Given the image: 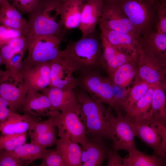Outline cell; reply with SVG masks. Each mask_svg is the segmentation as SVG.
Returning <instances> with one entry per match:
<instances>
[{
  "mask_svg": "<svg viewBox=\"0 0 166 166\" xmlns=\"http://www.w3.org/2000/svg\"><path fill=\"white\" fill-rule=\"evenodd\" d=\"M74 90L85 116L87 137L109 140L110 129L115 116L103 104L93 100L81 89Z\"/></svg>",
  "mask_w": 166,
  "mask_h": 166,
  "instance_id": "obj_1",
  "label": "cell"
},
{
  "mask_svg": "<svg viewBox=\"0 0 166 166\" xmlns=\"http://www.w3.org/2000/svg\"><path fill=\"white\" fill-rule=\"evenodd\" d=\"M93 32L78 40L70 41L61 54L80 72L96 70L101 67L102 52L101 43L93 34Z\"/></svg>",
  "mask_w": 166,
  "mask_h": 166,
  "instance_id": "obj_2",
  "label": "cell"
},
{
  "mask_svg": "<svg viewBox=\"0 0 166 166\" xmlns=\"http://www.w3.org/2000/svg\"><path fill=\"white\" fill-rule=\"evenodd\" d=\"M56 7V0H41L28 14L29 31L26 43L42 35H53L61 39L65 32L60 22L56 20L57 17L60 16Z\"/></svg>",
  "mask_w": 166,
  "mask_h": 166,
  "instance_id": "obj_3",
  "label": "cell"
},
{
  "mask_svg": "<svg viewBox=\"0 0 166 166\" xmlns=\"http://www.w3.org/2000/svg\"><path fill=\"white\" fill-rule=\"evenodd\" d=\"M80 73L77 78V86L94 100L109 105L117 114L121 113L116 101L113 83L109 77L102 75L95 70Z\"/></svg>",
  "mask_w": 166,
  "mask_h": 166,
  "instance_id": "obj_4",
  "label": "cell"
},
{
  "mask_svg": "<svg viewBox=\"0 0 166 166\" xmlns=\"http://www.w3.org/2000/svg\"><path fill=\"white\" fill-rule=\"evenodd\" d=\"M53 119L60 138L81 145L85 143L87 138L85 116L79 103L61 112L60 115Z\"/></svg>",
  "mask_w": 166,
  "mask_h": 166,
  "instance_id": "obj_5",
  "label": "cell"
},
{
  "mask_svg": "<svg viewBox=\"0 0 166 166\" xmlns=\"http://www.w3.org/2000/svg\"><path fill=\"white\" fill-rule=\"evenodd\" d=\"M61 40L54 35H42L26 43L27 54L23 60L22 66L50 62L55 59L60 53Z\"/></svg>",
  "mask_w": 166,
  "mask_h": 166,
  "instance_id": "obj_6",
  "label": "cell"
},
{
  "mask_svg": "<svg viewBox=\"0 0 166 166\" xmlns=\"http://www.w3.org/2000/svg\"><path fill=\"white\" fill-rule=\"evenodd\" d=\"M131 124L135 136L151 148L156 155L165 158V127L154 120L147 119L131 121Z\"/></svg>",
  "mask_w": 166,
  "mask_h": 166,
  "instance_id": "obj_7",
  "label": "cell"
},
{
  "mask_svg": "<svg viewBox=\"0 0 166 166\" xmlns=\"http://www.w3.org/2000/svg\"><path fill=\"white\" fill-rule=\"evenodd\" d=\"M28 89L20 73L9 69L0 71V95L14 112L21 109Z\"/></svg>",
  "mask_w": 166,
  "mask_h": 166,
  "instance_id": "obj_8",
  "label": "cell"
},
{
  "mask_svg": "<svg viewBox=\"0 0 166 166\" xmlns=\"http://www.w3.org/2000/svg\"><path fill=\"white\" fill-rule=\"evenodd\" d=\"M136 64L137 77L151 85L165 82L166 66L139 45Z\"/></svg>",
  "mask_w": 166,
  "mask_h": 166,
  "instance_id": "obj_9",
  "label": "cell"
},
{
  "mask_svg": "<svg viewBox=\"0 0 166 166\" xmlns=\"http://www.w3.org/2000/svg\"><path fill=\"white\" fill-rule=\"evenodd\" d=\"M98 23L107 29L132 34L139 39L136 28L118 3L103 2Z\"/></svg>",
  "mask_w": 166,
  "mask_h": 166,
  "instance_id": "obj_10",
  "label": "cell"
},
{
  "mask_svg": "<svg viewBox=\"0 0 166 166\" xmlns=\"http://www.w3.org/2000/svg\"><path fill=\"white\" fill-rule=\"evenodd\" d=\"M134 136L129 117L123 113L117 114L113 121L109 132V140L113 141L112 149L128 152L136 149Z\"/></svg>",
  "mask_w": 166,
  "mask_h": 166,
  "instance_id": "obj_11",
  "label": "cell"
},
{
  "mask_svg": "<svg viewBox=\"0 0 166 166\" xmlns=\"http://www.w3.org/2000/svg\"><path fill=\"white\" fill-rule=\"evenodd\" d=\"M50 83L49 86L74 89L77 87V78L73 75L75 68L61 54L50 62Z\"/></svg>",
  "mask_w": 166,
  "mask_h": 166,
  "instance_id": "obj_12",
  "label": "cell"
},
{
  "mask_svg": "<svg viewBox=\"0 0 166 166\" xmlns=\"http://www.w3.org/2000/svg\"><path fill=\"white\" fill-rule=\"evenodd\" d=\"M122 10L140 34L147 27L151 17V10L145 0H123L118 3Z\"/></svg>",
  "mask_w": 166,
  "mask_h": 166,
  "instance_id": "obj_13",
  "label": "cell"
},
{
  "mask_svg": "<svg viewBox=\"0 0 166 166\" xmlns=\"http://www.w3.org/2000/svg\"><path fill=\"white\" fill-rule=\"evenodd\" d=\"M21 109L24 113L36 117L56 118L61 113L53 106L44 94L31 90L28 91Z\"/></svg>",
  "mask_w": 166,
  "mask_h": 166,
  "instance_id": "obj_14",
  "label": "cell"
},
{
  "mask_svg": "<svg viewBox=\"0 0 166 166\" xmlns=\"http://www.w3.org/2000/svg\"><path fill=\"white\" fill-rule=\"evenodd\" d=\"M50 62L22 67L20 72L28 91H39L50 83Z\"/></svg>",
  "mask_w": 166,
  "mask_h": 166,
  "instance_id": "obj_15",
  "label": "cell"
},
{
  "mask_svg": "<svg viewBox=\"0 0 166 166\" xmlns=\"http://www.w3.org/2000/svg\"><path fill=\"white\" fill-rule=\"evenodd\" d=\"M85 0H57L56 9L60 23L65 31L79 26Z\"/></svg>",
  "mask_w": 166,
  "mask_h": 166,
  "instance_id": "obj_16",
  "label": "cell"
},
{
  "mask_svg": "<svg viewBox=\"0 0 166 166\" xmlns=\"http://www.w3.org/2000/svg\"><path fill=\"white\" fill-rule=\"evenodd\" d=\"M103 3V0H86L84 2L78 26L82 37L93 32L98 22Z\"/></svg>",
  "mask_w": 166,
  "mask_h": 166,
  "instance_id": "obj_17",
  "label": "cell"
},
{
  "mask_svg": "<svg viewBox=\"0 0 166 166\" xmlns=\"http://www.w3.org/2000/svg\"><path fill=\"white\" fill-rule=\"evenodd\" d=\"M40 92L47 97L55 109L61 112L72 108L79 104L74 89L49 86Z\"/></svg>",
  "mask_w": 166,
  "mask_h": 166,
  "instance_id": "obj_18",
  "label": "cell"
},
{
  "mask_svg": "<svg viewBox=\"0 0 166 166\" xmlns=\"http://www.w3.org/2000/svg\"><path fill=\"white\" fill-rule=\"evenodd\" d=\"M41 121L40 117L24 113L21 115L13 112L0 124V132L2 135L24 133L27 132L34 122Z\"/></svg>",
  "mask_w": 166,
  "mask_h": 166,
  "instance_id": "obj_19",
  "label": "cell"
},
{
  "mask_svg": "<svg viewBox=\"0 0 166 166\" xmlns=\"http://www.w3.org/2000/svg\"><path fill=\"white\" fill-rule=\"evenodd\" d=\"M153 86L151 108L144 119L154 120L166 127V83L160 82Z\"/></svg>",
  "mask_w": 166,
  "mask_h": 166,
  "instance_id": "obj_20",
  "label": "cell"
},
{
  "mask_svg": "<svg viewBox=\"0 0 166 166\" xmlns=\"http://www.w3.org/2000/svg\"><path fill=\"white\" fill-rule=\"evenodd\" d=\"M101 34L117 48L131 53H136L139 45V39L132 34L107 29L99 25Z\"/></svg>",
  "mask_w": 166,
  "mask_h": 166,
  "instance_id": "obj_21",
  "label": "cell"
},
{
  "mask_svg": "<svg viewBox=\"0 0 166 166\" xmlns=\"http://www.w3.org/2000/svg\"><path fill=\"white\" fill-rule=\"evenodd\" d=\"M104 140L87 137L86 141L81 145V147L87 151L89 159L82 166L102 165L112 149L109 148Z\"/></svg>",
  "mask_w": 166,
  "mask_h": 166,
  "instance_id": "obj_22",
  "label": "cell"
},
{
  "mask_svg": "<svg viewBox=\"0 0 166 166\" xmlns=\"http://www.w3.org/2000/svg\"><path fill=\"white\" fill-rule=\"evenodd\" d=\"M139 45L156 58L164 65L166 64V34L156 32L139 39Z\"/></svg>",
  "mask_w": 166,
  "mask_h": 166,
  "instance_id": "obj_23",
  "label": "cell"
},
{
  "mask_svg": "<svg viewBox=\"0 0 166 166\" xmlns=\"http://www.w3.org/2000/svg\"><path fill=\"white\" fill-rule=\"evenodd\" d=\"M55 145L65 166H81L82 148L78 143L60 138Z\"/></svg>",
  "mask_w": 166,
  "mask_h": 166,
  "instance_id": "obj_24",
  "label": "cell"
},
{
  "mask_svg": "<svg viewBox=\"0 0 166 166\" xmlns=\"http://www.w3.org/2000/svg\"><path fill=\"white\" fill-rule=\"evenodd\" d=\"M137 57L122 65L109 75L113 84L125 88L129 86L137 75Z\"/></svg>",
  "mask_w": 166,
  "mask_h": 166,
  "instance_id": "obj_25",
  "label": "cell"
},
{
  "mask_svg": "<svg viewBox=\"0 0 166 166\" xmlns=\"http://www.w3.org/2000/svg\"><path fill=\"white\" fill-rule=\"evenodd\" d=\"M124 166H165V159L156 154L150 155L137 148L129 152L127 158H123Z\"/></svg>",
  "mask_w": 166,
  "mask_h": 166,
  "instance_id": "obj_26",
  "label": "cell"
},
{
  "mask_svg": "<svg viewBox=\"0 0 166 166\" xmlns=\"http://www.w3.org/2000/svg\"><path fill=\"white\" fill-rule=\"evenodd\" d=\"M47 150L36 144L25 143L14 150L8 151L18 158L23 166H27L36 160L41 159Z\"/></svg>",
  "mask_w": 166,
  "mask_h": 166,
  "instance_id": "obj_27",
  "label": "cell"
},
{
  "mask_svg": "<svg viewBox=\"0 0 166 166\" xmlns=\"http://www.w3.org/2000/svg\"><path fill=\"white\" fill-rule=\"evenodd\" d=\"M26 37L24 35L10 39L0 48L2 64L6 66L12 58L26 51Z\"/></svg>",
  "mask_w": 166,
  "mask_h": 166,
  "instance_id": "obj_28",
  "label": "cell"
},
{
  "mask_svg": "<svg viewBox=\"0 0 166 166\" xmlns=\"http://www.w3.org/2000/svg\"><path fill=\"white\" fill-rule=\"evenodd\" d=\"M151 85L136 76L123 105L122 109L126 115L131 112L138 100L146 93Z\"/></svg>",
  "mask_w": 166,
  "mask_h": 166,
  "instance_id": "obj_29",
  "label": "cell"
},
{
  "mask_svg": "<svg viewBox=\"0 0 166 166\" xmlns=\"http://www.w3.org/2000/svg\"><path fill=\"white\" fill-rule=\"evenodd\" d=\"M153 90V85H151L146 93L138 100L131 112L127 115L131 122L145 118L151 108Z\"/></svg>",
  "mask_w": 166,
  "mask_h": 166,
  "instance_id": "obj_30",
  "label": "cell"
},
{
  "mask_svg": "<svg viewBox=\"0 0 166 166\" xmlns=\"http://www.w3.org/2000/svg\"><path fill=\"white\" fill-rule=\"evenodd\" d=\"M26 136V132L19 134L1 135L0 136V149L12 151L25 143Z\"/></svg>",
  "mask_w": 166,
  "mask_h": 166,
  "instance_id": "obj_31",
  "label": "cell"
},
{
  "mask_svg": "<svg viewBox=\"0 0 166 166\" xmlns=\"http://www.w3.org/2000/svg\"><path fill=\"white\" fill-rule=\"evenodd\" d=\"M56 128L54 126L45 132L31 138L30 143L45 149L55 144L57 140Z\"/></svg>",
  "mask_w": 166,
  "mask_h": 166,
  "instance_id": "obj_32",
  "label": "cell"
},
{
  "mask_svg": "<svg viewBox=\"0 0 166 166\" xmlns=\"http://www.w3.org/2000/svg\"><path fill=\"white\" fill-rule=\"evenodd\" d=\"M20 13L9 1L8 0L0 1V17L18 21L25 23L28 22L22 16Z\"/></svg>",
  "mask_w": 166,
  "mask_h": 166,
  "instance_id": "obj_33",
  "label": "cell"
},
{
  "mask_svg": "<svg viewBox=\"0 0 166 166\" xmlns=\"http://www.w3.org/2000/svg\"><path fill=\"white\" fill-rule=\"evenodd\" d=\"M53 118L50 117L44 121H38L34 122L28 130L30 138L43 133L55 126Z\"/></svg>",
  "mask_w": 166,
  "mask_h": 166,
  "instance_id": "obj_34",
  "label": "cell"
},
{
  "mask_svg": "<svg viewBox=\"0 0 166 166\" xmlns=\"http://www.w3.org/2000/svg\"><path fill=\"white\" fill-rule=\"evenodd\" d=\"M39 166H65L61 156L56 149H47Z\"/></svg>",
  "mask_w": 166,
  "mask_h": 166,
  "instance_id": "obj_35",
  "label": "cell"
},
{
  "mask_svg": "<svg viewBox=\"0 0 166 166\" xmlns=\"http://www.w3.org/2000/svg\"><path fill=\"white\" fill-rule=\"evenodd\" d=\"M41 0H8L21 14H29L37 6Z\"/></svg>",
  "mask_w": 166,
  "mask_h": 166,
  "instance_id": "obj_36",
  "label": "cell"
},
{
  "mask_svg": "<svg viewBox=\"0 0 166 166\" xmlns=\"http://www.w3.org/2000/svg\"><path fill=\"white\" fill-rule=\"evenodd\" d=\"M157 14V32L166 34V3L161 0L156 3Z\"/></svg>",
  "mask_w": 166,
  "mask_h": 166,
  "instance_id": "obj_37",
  "label": "cell"
},
{
  "mask_svg": "<svg viewBox=\"0 0 166 166\" xmlns=\"http://www.w3.org/2000/svg\"><path fill=\"white\" fill-rule=\"evenodd\" d=\"M23 35L21 31L6 26L0 25V48L10 39Z\"/></svg>",
  "mask_w": 166,
  "mask_h": 166,
  "instance_id": "obj_38",
  "label": "cell"
},
{
  "mask_svg": "<svg viewBox=\"0 0 166 166\" xmlns=\"http://www.w3.org/2000/svg\"><path fill=\"white\" fill-rule=\"evenodd\" d=\"M22 162L8 151L0 149V166H22Z\"/></svg>",
  "mask_w": 166,
  "mask_h": 166,
  "instance_id": "obj_39",
  "label": "cell"
},
{
  "mask_svg": "<svg viewBox=\"0 0 166 166\" xmlns=\"http://www.w3.org/2000/svg\"><path fill=\"white\" fill-rule=\"evenodd\" d=\"M117 151L112 149L107 158L106 166H124L123 158L119 155Z\"/></svg>",
  "mask_w": 166,
  "mask_h": 166,
  "instance_id": "obj_40",
  "label": "cell"
},
{
  "mask_svg": "<svg viewBox=\"0 0 166 166\" xmlns=\"http://www.w3.org/2000/svg\"><path fill=\"white\" fill-rule=\"evenodd\" d=\"M13 112L7 101L0 95V124Z\"/></svg>",
  "mask_w": 166,
  "mask_h": 166,
  "instance_id": "obj_41",
  "label": "cell"
},
{
  "mask_svg": "<svg viewBox=\"0 0 166 166\" xmlns=\"http://www.w3.org/2000/svg\"><path fill=\"white\" fill-rule=\"evenodd\" d=\"M82 148L81 155V166L88 162L89 159V157L87 151L84 149Z\"/></svg>",
  "mask_w": 166,
  "mask_h": 166,
  "instance_id": "obj_42",
  "label": "cell"
},
{
  "mask_svg": "<svg viewBox=\"0 0 166 166\" xmlns=\"http://www.w3.org/2000/svg\"><path fill=\"white\" fill-rule=\"evenodd\" d=\"M123 0H103V2H106L118 3Z\"/></svg>",
  "mask_w": 166,
  "mask_h": 166,
  "instance_id": "obj_43",
  "label": "cell"
},
{
  "mask_svg": "<svg viewBox=\"0 0 166 166\" xmlns=\"http://www.w3.org/2000/svg\"><path fill=\"white\" fill-rule=\"evenodd\" d=\"M150 4H155L157 2L161 0H145Z\"/></svg>",
  "mask_w": 166,
  "mask_h": 166,
  "instance_id": "obj_44",
  "label": "cell"
},
{
  "mask_svg": "<svg viewBox=\"0 0 166 166\" xmlns=\"http://www.w3.org/2000/svg\"><path fill=\"white\" fill-rule=\"evenodd\" d=\"M2 65V58H1V53H0V66ZM1 69H0V71H1Z\"/></svg>",
  "mask_w": 166,
  "mask_h": 166,
  "instance_id": "obj_45",
  "label": "cell"
},
{
  "mask_svg": "<svg viewBox=\"0 0 166 166\" xmlns=\"http://www.w3.org/2000/svg\"><path fill=\"white\" fill-rule=\"evenodd\" d=\"M1 0H0V1H1Z\"/></svg>",
  "mask_w": 166,
  "mask_h": 166,
  "instance_id": "obj_46",
  "label": "cell"
}]
</instances>
